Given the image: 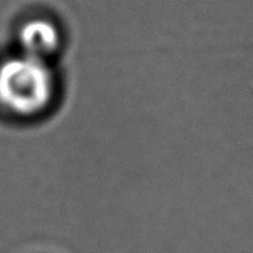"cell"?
Wrapping results in <instances>:
<instances>
[{
    "label": "cell",
    "mask_w": 253,
    "mask_h": 253,
    "mask_svg": "<svg viewBox=\"0 0 253 253\" xmlns=\"http://www.w3.org/2000/svg\"><path fill=\"white\" fill-rule=\"evenodd\" d=\"M55 76L44 59L25 53L0 64V105L19 116L43 111L52 101Z\"/></svg>",
    "instance_id": "6da1fadb"
},
{
    "label": "cell",
    "mask_w": 253,
    "mask_h": 253,
    "mask_svg": "<svg viewBox=\"0 0 253 253\" xmlns=\"http://www.w3.org/2000/svg\"><path fill=\"white\" fill-rule=\"evenodd\" d=\"M19 44L22 53L46 61L59 44L58 28L47 19L28 21L19 30Z\"/></svg>",
    "instance_id": "7a4b0ae2"
}]
</instances>
